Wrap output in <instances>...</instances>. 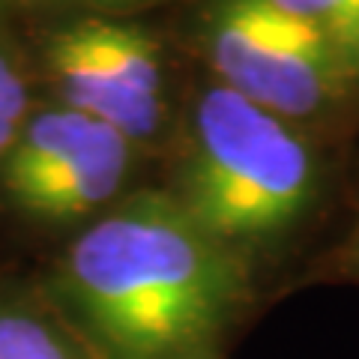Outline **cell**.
<instances>
[{
    "label": "cell",
    "instance_id": "52a82bcc",
    "mask_svg": "<svg viewBox=\"0 0 359 359\" xmlns=\"http://www.w3.org/2000/svg\"><path fill=\"white\" fill-rule=\"evenodd\" d=\"M39 102L30 48L13 21L0 18V165Z\"/></svg>",
    "mask_w": 359,
    "mask_h": 359
},
{
    "label": "cell",
    "instance_id": "3957f363",
    "mask_svg": "<svg viewBox=\"0 0 359 359\" xmlns=\"http://www.w3.org/2000/svg\"><path fill=\"white\" fill-rule=\"evenodd\" d=\"M150 165L120 132L39 96L0 165V224L51 255L153 183Z\"/></svg>",
    "mask_w": 359,
    "mask_h": 359
},
{
    "label": "cell",
    "instance_id": "6da1fadb",
    "mask_svg": "<svg viewBox=\"0 0 359 359\" xmlns=\"http://www.w3.org/2000/svg\"><path fill=\"white\" fill-rule=\"evenodd\" d=\"M99 359H228L266 285L147 183L33 269Z\"/></svg>",
    "mask_w": 359,
    "mask_h": 359
},
{
    "label": "cell",
    "instance_id": "277c9868",
    "mask_svg": "<svg viewBox=\"0 0 359 359\" xmlns=\"http://www.w3.org/2000/svg\"><path fill=\"white\" fill-rule=\"evenodd\" d=\"M189 42L210 78L320 141L359 114L339 54L266 0H192Z\"/></svg>",
    "mask_w": 359,
    "mask_h": 359
},
{
    "label": "cell",
    "instance_id": "ba28073f",
    "mask_svg": "<svg viewBox=\"0 0 359 359\" xmlns=\"http://www.w3.org/2000/svg\"><path fill=\"white\" fill-rule=\"evenodd\" d=\"M266 4L320 36L359 81V0H266Z\"/></svg>",
    "mask_w": 359,
    "mask_h": 359
},
{
    "label": "cell",
    "instance_id": "9c48e42d",
    "mask_svg": "<svg viewBox=\"0 0 359 359\" xmlns=\"http://www.w3.org/2000/svg\"><path fill=\"white\" fill-rule=\"evenodd\" d=\"M171 0H0V18L18 25L21 18L54 21L72 15H132L141 18L153 6Z\"/></svg>",
    "mask_w": 359,
    "mask_h": 359
},
{
    "label": "cell",
    "instance_id": "7a4b0ae2",
    "mask_svg": "<svg viewBox=\"0 0 359 359\" xmlns=\"http://www.w3.org/2000/svg\"><path fill=\"white\" fill-rule=\"evenodd\" d=\"M153 183L269 290L327 219L335 177L327 141L204 72Z\"/></svg>",
    "mask_w": 359,
    "mask_h": 359
},
{
    "label": "cell",
    "instance_id": "5b68a950",
    "mask_svg": "<svg viewBox=\"0 0 359 359\" xmlns=\"http://www.w3.org/2000/svg\"><path fill=\"white\" fill-rule=\"evenodd\" d=\"M30 48L42 99L105 123L153 162L162 159L186 90L165 42L132 15L39 21Z\"/></svg>",
    "mask_w": 359,
    "mask_h": 359
},
{
    "label": "cell",
    "instance_id": "30bf717a",
    "mask_svg": "<svg viewBox=\"0 0 359 359\" xmlns=\"http://www.w3.org/2000/svg\"><path fill=\"white\" fill-rule=\"evenodd\" d=\"M320 278L332 282H351L359 285V192L351 204V219H347L341 237L330 245V252L318 261L314 269Z\"/></svg>",
    "mask_w": 359,
    "mask_h": 359
},
{
    "label": "cell",
    "instance_id": "8992f818",
    "mask_svg": "<svg viewBox=\"0 0 359 359\" xmlns=\"http://www.w3.org/2000/svg\"><path fill=\"white\" fill-rule=\"evenodd\" d=\"M0 359H99L45 297L36 273L0 269Z\"/></svg>",
    "mask_w": 359,
    "mask_h": 359
}]
</instances>
